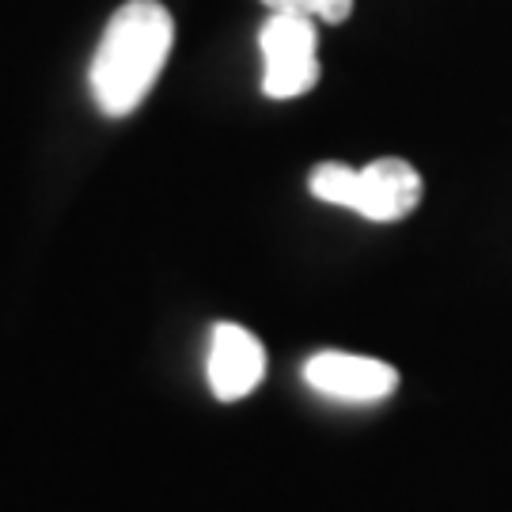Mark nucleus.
<instances>
[{"instance_id": "nucleus-1", "label": "nucleus", "mask_w": 512, "mask_h": 512, "mask_svg": "<svg viewBox=\"0 0 512 512\" xmlns=\"http://www.w3.org/2000/svg\"><path fill=\"white\" fill-rule=\"evenodd\" d=\"M175 19L160 0H129L110 16L92 57V95L107 118H126L145 103L164 73Z\"/></svg>"}, {"instance_id": "nucleus-2", "label": "nucleus", "mask_w": 512, "mask_h": 512, "mask_svg": "<svg viewBox=\"0 0 512 512\" xmlns=\"http://www.w3.org/2000/svg\"><path fill=\"white\" fill-rule=\"evenodd\" d=\"M311 194L327 205L353 209L376 224H395L410 217L421 202V175L406 160L384 156L368 167L319 164L311 171Z\"/></svg>"}, {"instance_id": "nucleus-3", "label": "nucleus", "mask_w": 512, "mask_h": 512, "mask_svg": "<svg viewBox=\"0 0 512 512\" xmlns=\"http://www.w3.org/2000/svg\"><path fill=\"white\" fill-rule=\"evenodd\" d=\"M315 19L293 12H270L258 31L262 46V92L270 99H296L308 95L319 80V57H315Z\"/></svg>"}, {"instance_id": "nucleus-4", "label": "nucleus", "mask_w": 512, "mask_h": 512, "mask_svg": "<svg viewBox=\"0 0 512 512\" xmlns=\"http://www.w3.org/2000/svg\"><path fill=\"white\" fill-rule=\"evenodd\" d=\"M304 380H308L319 395H327L334 403L368 406L384 403L387 395L399 387V372L376 357H361V353H342V349H323L304 365Z\"/></svg>"}, {"instance_id": "nucleus-5", "label": "nucleus", "mask_w": 512, "mask_h": 512, "mask_svg": "<svg viewBox=\"0 0 512 512\" xmlns=\"http://www.w3.org/2000/svg\"><path fill=\"white\" fill-rule=\"evenodd\" d=\"M209 387L220 403L247 399L266 376V349L239 323H217L209 342Z\"/></svg>"}, {"instance_id": "nucleus-6", "label": "nucleus", "mask_w": 512, "mask_h": 512, "mask_svg": "<svg viewBox=\"0 0 512 512\" xmlns=\"http://www.w3.org/2000/svg\"><path fill=\"white\" fill-rule=\"evenodd\" d=\"M270 12H293V16L323 19V23H346L353 0H262Z\"/></svg>"}]
</instances>
